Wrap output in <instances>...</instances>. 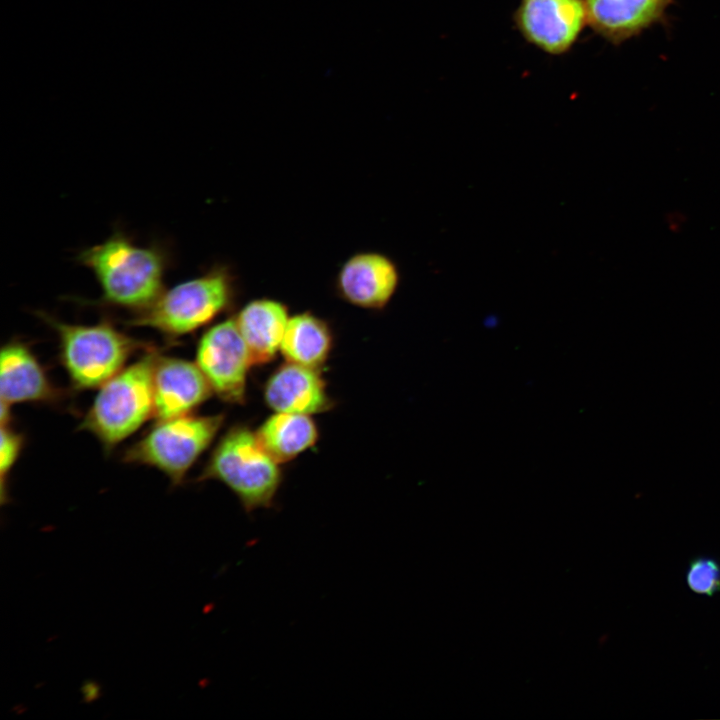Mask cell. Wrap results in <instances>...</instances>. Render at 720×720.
I'll use <instances>...</instances> for the list:
<instances>
[{
	"instance_id": "6da1fadb",
	"label": "cell",
	"mask_w": 720,
	"mask_h": 720,
	"mask_svg": "<svg viewBox=\"0 0 720 720\" xmlns=\"http://www.w3.org/2000/svg\"><path fill=\"white\" fill-rule=\"evenodd\" d=\"M79 262L95 275L104 304L142 312L164 291L166 254L156 246H139L120 232L83 250Z\"/></svg>"
},
{
	"instance_id": "7a4b0ae2",
	"label": "cell",
	"mask_w": 720,
	"mask_h": 720,
	"mask_svg": "<svg viewBox=\"0 0 720 720\" xmlns=\"http://www.w3.org/2000/svg\"><path fill=\"white\" fill-rule=\"evenodd\" d=\"M280 465L262 446L256 431L236 424L216 442L197 480L223 483L251 513L274 505L283 478Z\"/></svg>"
},
{
	"instance_id": "3957f363",
	"label": "cell",
	"mask_w": 720,
	"mask_h": 720,
	"mask_svg": "<svg viewBox=\"0 0 720 720\" xmlns=\"http://www.w3.org/2000/svg\"><path fill=\"white\" fill-rule=\"evenodd\" d=\"M158 351L151 348L100 386L79 430L94 435L109 452L154 415L153 374Z\"/></svg>"
},
{
	"instance_id": "277c9868",
	"label": "cell",
	"mask_w": 720,
	"mask_h": 720,
	"mask_svg": "<svg viewBox=\"0 0 720 720\" xmlns=\"http://www.w3.org/2000/svg\"><path fill=\"white\" fill-rule=\"evenodd\" d=\"M39 317L58 336L59 360L77 390L99 388L121 371L137 351L154 346L137 340L104 320L97 324H69L43 312Z\"/></svg>"
},
{
	"instance_id": "5b68a950",
	"label": "cell",
	"mask_w": 720,
	"mask_h": 720,
	"mask_svg": "<svg viewBox=\"0 0 720 720\" xmlns=\"http://www.w3.org/2000/svg\"><path fill=\"white\" fill-rule=\"evenodd\" d=\"M224 421L222 413H192L157 420L123 452L122 461L156 468L167 476L172 485L177 486L212 444Z\"/></svg>"
},
{
	"instance_id": "8992f818",
	"label": "cell",
	"mask_w": 720,
	"mask_h": 720,
	"mask_svg": "<svg viewBox=\"0 0 720 720\" xmlns=\"http://www.w3.org/2000/svg\"><path fill=\"white\" fill-rule=\"evenodd\" d=\"M232 300L231 280L222 269L179 283L163 291L156 301L136 313L127 324L154 329L176 339L208 325Z\"/></svg>"
},
{
	"instance_id": "52a82bcc",
	"label": "cell",
	"mask_w": 720,
	"mask_h": 720,
	"mask_svg": "<svg viewBox=\"0 0 720 720\" xmlns=\"http://www.w3.org/2000/svg\"><path fill=\"white\" fill-rule=\"evenodd\" d=\"M196 363L213 393L229 404H243L253 364L234 318L214 324L199 339Z\"/></svg>"
},
{
	"instance_id": "ba28073f",
	"label": "cell",
	"mask_w": 720,
	"mask_h": 720,
	"mask_svg": "<svg viewBox=\"0 0 720 720\" xmlns=\"http://www.w3.org/2000/svg\"><path fill=\"white\" fill-rule=\"evenodd\" d=\"M515 23L524 38L549 54H562L587 24L583 0H523Z\"/></svg>"
},
{
	"instance_id": "9c48e42d",
	"label": "cell",
	"mask_w": 720,
	"mask_h": 720,
	"mask_svg": "<svg viewBox=\"0 0 720 720\" xmlns=\"http://www.w3.org/2000/svg\"><path fill=\"white\" fill-rule=\"evenodd\" d=\"M0 397L8 405L38 403L58 405L64 393L50 379L30 345L13 339L2 346Z\"/></svg>"
},
{
	"instance_id": "30bf717a",
	"label": "cell",
	"mask_w": 720,
	"mask_h": 720,
	"mask_svg": "<svg viewBox=\"0 0 720 720\" xmlns=\"http://www.w3.org/2000/svg\"><path fill=\"white\" fill-rule=\"evenodd\" d=\"M153 390V417L156 420L192 414L213 393L196 362L159 354L154 367Z\"/></svg>"
},
{
	"instance_id": "8fae6325",
	"label": "cell",
	"mask_w": 720,
	"mask_h": 720,
	"mask_svg": "<svg viewBox=\"0 0 720 720\" xmlns=\"http://www.w3.org/2000/svg\"><path fill=\"white\" fill-rule=\"evenodd\" d=\"M400 276L396 264L386 255L366 251L349 257L336 280L338 294L349 304L378 310L395 294Z\"/></svg>"
},
{
	"instance_id": "7c38bea8",
	"label": "cell",
	"mask_w": 720,
	"mask_h": 720,
	"mask_svg": "<svg viewBox=\"0 0 720 720\" xmlns=\"http://www.w3.org/2000/svg\"><path fill=\"white\" fill-rule=\"evenodd\" d=\"M265 404L274 412L314 415L333 407L318 369L285 361L266 380Z\"/></svg>"
},
{
	"instance_id": "4fadbf2b",
	"label": "cell",
	"mask_w": 720,
	"mask_h": 720,
	"mask_svg": "<svg viewBox=\"0 0 720 720\" xmlns=\"http://www.w3.org/2000/svg\"><path fill=\"white\" fill-rule=\"evenodd\" d=\"M587 24L618 44L660 21L673 0H583Z\"/></svg>"
},
{
	"instance_id": "5bb4252c",
	"label": "cell",
	"mask_w": 720,
	"mask_h": 720,
	"mask_svg": "<svg viewBox=\"0 0 720 720\" xmlns=\"http://www.w3.org/2000/svg\"><path fill=\"white\" fill-rule=\"evenodd\" d=\"M234 319L253 364L272 361L280 352L290 319L287 306L275 299L258 298L246 303Z\"/></svg>"
},
{
	"instance_id": "9a60e30c",
	"label": "cell",
	"mask_w": 720,
	"mask_h": 720,
	"mask_svg": "<svg viewBox=\"0 0 720 720\" xmlns=\"http://www.w3.org/2000/svg\"><path fill=\"white\" fill-rule=\"evenodd\" d=\"M332 347L333 334L328 323L311 312H302L290 316L280 353L287 362L319 370L327 362Z\"/></svg>"
},
{
	"instance_id": "2e32d148",
	"label": "cell",
	"mask_w": 720,
	"mask_h": 720,
	"mask_svg": "<svg viewBox=\"0 0 720 720\" xmlns=\"http://www.w3.org/2000/svg\"><path fill=\"white\" fill-rule=\"evenodd\" d=\"M267 452L280 464L292 461L312 448L319 438L311 415L275 412L256 431Z\"/></svg>"
},
{
	"instance_id": "e0dca14e",
	"label": "cell",
	"mask_w": 720,
	"mask_h": 720,
	"mask_svg": "<svg viewBox=\"0 0 720 720\" xmlns=\"http://www.w3.org/2000/svg\"><path fill=\"white\" fill-rule=\"evenodd\" d=\"M686 581L691 591L713 596L720 592V563L713 557L697 556L688 565Z\"/></svg>"
},
{
	"instance_id": "ac0fdd59",
	"label": "cell",
	"mask_w": 720,
	"mask_h": 720,
	"mask_svg": "<svg viewBox=\"0 0 720 720\" xmlns=\"http://www.w3.org/2000/svg\"><path fill=\"white\" fill-rule=\"evenodd\" d=\"M24 442L23 433L15 430L11 422L1 424L0 473L2 503L5 502L6 498V482L9 473L21 454Z\"/></svg>"
}]
</instances>
